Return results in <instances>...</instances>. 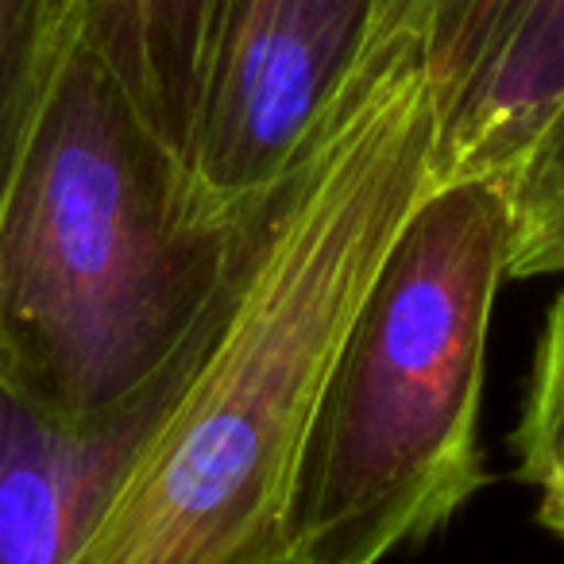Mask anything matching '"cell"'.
Returning a JSON list of instances; mask_svg holds the SVG:
<instances>
[{"label": "cell", "instance_id": "1", "mask_svg": "<svg viewBox=\"0 0 564 564\" xmlns=\"http://www.w3.org/2000/svg\"><path fill=\"white\" fill-rule=\"evenodd\" d=\"M422 51L371 58L263 209L225 310L70 564H286L322 387L437 182Z\"/></svg>", "mask_w": 564, "mask_h": 564}, {"label": "cell", "instance_id": "2", "mask_svg": "<svg viewBox=\"0 0 564 564\" xmlns=\"http://www.w3.org/2000/svg\"><path fill=\"white\" fill-rule=\"evenodd\" d=\"M259 220L205 205L132 82L58 17L0 202V379L58 422L132 410L209 337Z\"/></svg>", "mask_w": 564, "mask_h": 564}, {"label": "cell", "instance_id": "3", "mask_svg": "<svg viewBox=\"0 0 564 564\" xmlns=\"http://www.w3.org/2000/svg\"><path fill=\"white\" fill-rule=\"evenodd\" d=\"M514 213L484 178L433 182L387 248L322 387L286 564H383L487 484V333Z\"/></svg>", "mask_w": 564, "mask_h": 564}, {"label": "cell", "instance_id": "4", "mask_svg": "<svg viewBox=\"0 0 564 564\" xmlns=\"http://www.w3.org/2000/svg\"><path fill=\"white\" fill-rule=\"evenodd\" d=\"M379 0H220L186 163L205 205L256 220L360 82Z\"/></svg>", "mask_w": 564, "mask_h": 564}, {"label": "cell", "instance_id": "5", "mask_svg": "<svg viewBox=\"0 0 564 564\" xmlns=\"http://www.w3.org/2000/svg\"><path fill=\"white\" fill-rule=\"evenodd\" d=\"M437 182L510 186L564 112V0H430Z\"/></svg>", "mask_w": 564, "mask_h": 564}, {"label": "cell", "instance_id": "6", "mask_svg": "<svg viewBox=\"0 0 564 564\" xmlns=\"http://www.w3.org/2000/svg\"><path fill=\"white\" fill-rule=\"evenodd\" d=\"M189 360L132 410L89 425L43 414L0 379V564L78 556Z\"/></svg>", "mask_w": 564, "mask_h": 564}, {"label": "cell", "instance_id": "7", "mask_svg": "<svg viewBox=\"0 0 564 564\" xmlns=\"http://www.w3.org/2000/svg\"><path fill=\"white\" fill-rule=\"evenodd\" d=\"M220 0H55L135 86L174 148L186 155Z\"/></svg>", "mask_w": 564, "mask_h": 564}, {"label": "cell", "instance_id": "8", "mask_svg": "<svg viewBox=\"0 0 564 564\" xmlns=\"http://www.w3.org/2000/svg\"><path fill=\"white\" fill-rule=\"evenodd\" d=\"M55 32V0H0V202L40 112Z\"/></svg>", "mask_w": 564, "mask_h": 564}, {"label": "cell", "instance_id": "9", "mask_svg": "<svg viewBox=\"0 0 564 564\" xmlns=\"http://www.w3.org/2000/svg\"><path fill=\"white\" fill-rule=\"evenodd\" d=\"M502 194L514 213L510 279L556 274L564 256V112Z\"/></svg>", "mask_w": 564, "mask_h": 564}, {"label": "cell", "instance_id": "10", "mask_svg": "<svg viewBox=\"0 0 564 564\" xmlns=\"http://www.w3.org/2000/svg\"><path fill=\"white\" fill-rule=\"evenodd\" d=\"M518 479L545 487L564 476V291L545 314V329L533 356L530 391L514 425Z\"/></svg>", "mask_w": 564, "mask_h": 564}, {"label": "cell", "instance_id": "11", "mask_svg": "<svg viewBox=\"0 0 564 564\" xmlns=\"http://www.w3.org/2000/svg\"><path fill=\"white\" fill-rule=\"evenodd\" d=\"M425 9H430V0H379V35H376V47H371V58L379 51L394 47V43L422 47Z\"/></svg>", "mask_w": 564, "mask_h": 564}, {"label": "cell", "instance_id": "12", "mask_svg": "<svg viewBox=\"0 0 564 564\" xmlns=\"http://www.w3.org/2000/svg\"><path fill=\"white\" fill-rule=\"evenodd\" d=\"M541 491V502H538V522L545 525L553 538L564 541V476L549 479L545 487H538Z\"/></svg>", "mask_w": 564, "mask_h": 564}, {"label": "cell", "instance_id": "13", "mask_svg": "<svg viewBox=\"0 0 564 564\" xmlns=\"http://www.w3.org/2000/svg\"><path fill=\"white\" fill-rule=\"evenodd\" d=\"M556 274H564V256H561V263H556Z\"/></svg>", "mask_w": 564, "mask_h": 564}]
</instances>
